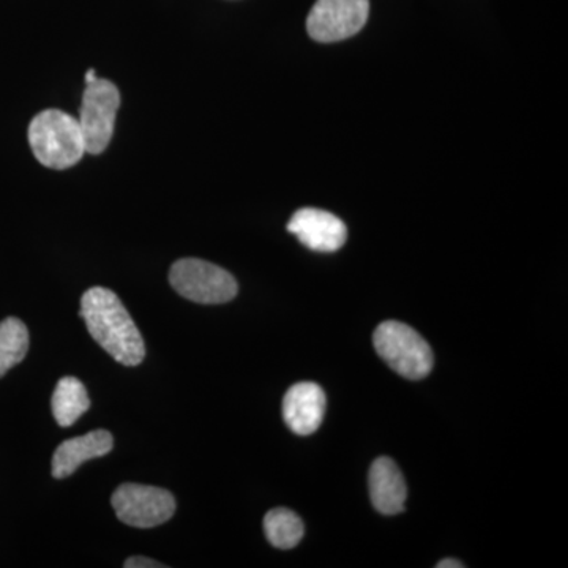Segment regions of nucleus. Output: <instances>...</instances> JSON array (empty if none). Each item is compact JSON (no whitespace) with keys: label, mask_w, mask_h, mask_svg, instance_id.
Masks as SVG:
<instances>
[{"label":"nucleus","mask_w":568,"mask_h":568,"mask_svg":"<svg viewBox=\"0 0 568 568\" xmlns=\"http://www.w3.org/2000/svg\"><path fill=\"white\" fill-rule=\"evenodd\" d=\"M80 315L92 338L119 364L136 366L144 361V339L118 294L100 286L85 291Z\"/></svg>","instance_id":"obj_1"},{"label":"nucleus","mask_w":568,"mask_h":568,"mask_svg":"<svg viewBox=\"0 0 568 568\" xmlns=\"http://www.w3.org/2000/svg\"><path fill=\"white\" fill-rule=\"evenodd\" d=\"M28 136L33 155L50 170H69L88 153L80 122L63 111L47 110L37 114L29 125Z\"/></svg>","instance_id":"obj_2"},{"label":"nucleus","mask_w":568,"mask_h":568,"mask_svg":"<svg viewBox=\"0 0 568 568\" xmlns=\"http://www.w3.org/2000/svg\"><path fill=\"white\" fill-rule=\"evenodd\" d=\"M373 343L377 354L398 375L407 379H424L435 365L432 347L424 336L409 325L386 321L377 325Z\"/></svg>","instance_id":"obj_3"},{"label":"nucleus","mask_w":568,"mask_h":568,"mask_svg":"<svg viewBox=\"0 0 568 568\" xmlns=\"http://www.w3.org/2000/svg\"><path fill=\"white\" fill-rule=\"evenodd\" d=\"M175 293L203 305L226 304L237 295V282L230 272L207 261L185 257L173 264L170 272Z\"/></svg>","instance_id":"obj_4"},{"label":"nucleus","mask_w":568,"mask_h":568,"mask_svg":"<svg viewBox=\"0 0 568 568\" xmlns=\"http://www.w3.org/2000/svg\"><path fill=\"white\" fill-rule=\"evenodd\" d=\"M121 106V93L111 81L99 78L82 95L80 122L85 152L99 155L106 151L114 133L115 118Z\"/></svg>","instance_id":"obj_5"},{"label":"nucleus","mask_w":568,"mask_h":568,"mask_svg":"<svg viewBox=\"0 0 568 568\" xmlns=\"http://www.w3.org/2000/svg\"><path fill=\"white\" fill-rule=\"evenodd\" d=\"M111 503L118 518L132 528H155L175 514L174 496L149 485L123 484L115 489Z\"/></svg>","instance_id":"obj_6"},{"label":"nucleus","mask_w":568,"mask_h":568,"mask_svg":"<svg viewBox=\"0 0 568 568\" xmlns=\"http://www.w3.org/2000/svg\"><path fill=\"white\" fill-rule=\"evenodd\" d=\"M369 0H317L306 18V32L320 43L351 39L364 29Z\"/></svg>","instance_id":"obj_7"},{"label":"nucleus","mask_w":568,"mask_h":568,"mask_svg":"<svg viewBox=\"0 0 568 568\" xmlns=\"http://www.w3.org/2000/svg\"><path fill=\"white\" fill-rule=\"evenodd\" d=\"M287 231L313 252L334 253L347 241L346 224L334 213L321 209L305 207L295 212Z\"/></svg>","instance_id":"obj_8"},{"label":"nucleus","mask_w":568,"mask_h":568,"mask_svg":"<svg viewBox=\"0 0 568 568\" xmlns=\"http://www.w3.org/2000/svg\"><path fill=\"white\" fill-rule=\"evenodd\" d=\"M325 394L315 383L294 384L283 398V418L291 432L310 436L323 424Z\"/></svg>","instance_id":"obj_9"},{"label":"nucleus","mask_w":568,"mask_h":568,"mask_svg":"<svg viewBox=\"0 0 568 568\" xmlns=\"http://www.w3.org/2000/svg\"><path fill=\"white\" fill-rule=\"evenodd\" d=\"M114 439L106 429H95L84 436L67 439L52 457V477L67 478L89 459L102 458L110 454Z\"/></svg>","instance_id":"obj_10"},{"label":"nucleus","mask_w":568,"mask_h":568,"mask_svg":"<svg viewBox=\"0 0 568 568\" xmlns=\"http://www.w3.org/2000/svg\"><path fill=\"white\" fill-rule=\"evenodd\" d=\"M369 496L379 514L396 515L405 510L406 481L394 459L381 457L373 463L369 469Z\"/></svg>","instance_id":"obj_11"},{"label":"nucleus","mask_w":568,"mask_h":568,"mask_svg":"<svg viewBox=\"0 0 568 568\" xmlns=\"http://www.w3.org/2000/svg\"><path fill=\"white\" fill-rule=\"evenodd\" d=\"M52 416L59 425L67 428L80 420L82 414L91 407V398L84 384L78 377L65 376L59 381L51 399Z\"/></svg>","instance_id":"obj_12"},{"label":"nucleus","mask_w":568,"mask_h":568,"mask_svg":"<svg viewBox=\"0 0 568 568\" xmlns=\"http://www.w3.org/2000/svg\"><path fill=\"white\" fill-rule=\"evenodd\" d=\"M29 343V331L21 320L7 317L0 323V377L24 361Z\"/></svg>","instance_id":"obj_13"},{"label":"nucleus","mask_w":568,"mask_h":568,"mask_svg":"<svg viewBox=\"0 0 568 568\" xmlns=\"http://www.w3.org/2000/svg\"><path fill=\"white\" fill-rule=\"evenodd\" d=\"M265 537L278 549H291L304 537V521L290 508H274L264 518Z\"/></svg>","instance_id":"obj_14"},{"label":"nucleus","mask_w":568,"mask_h":568,"mask_svg":"<svg viewBox=\"0 0 568 568\" xmlns=\"http://www.w3.org/2000/svg\"><path fill=\"white\" fill-rule=\"evenodd\" d=\"M125 568H164V564L156 562V560L149 558H141V556H134V558H130L125 560L123 564Z\"/></svg>","instance_id":"obj_15"},{"label":"nucleus","mask_w":568,"mask_h":568,"mask_svg":"<svg viewBox=\"0 0 568 568\" xmlns=\"http://www.w3.org/2000/svg\"><path fill=\"white\" fill-rule=\"evenodd\" d=\"M437 567H439V568H463V567H465V564L459 562V560H455V559H444V560H440L439 564H437Z\"/></svg>","instance_id":"obj_16"},{"label":"nucleus","mask_w":568,"mask_h":568,"mask_svg":"<svg viewBox=\"0 0 568 568\" xmlns=\"http://www.w3.org/2000/svg\"><path fill=\"white\" fill-rule=\"evenodd\" d=\"M99 80V77H97V71L91 69L88 70V73H85V84H92V82H95Z\"/></svg>","instance_id":"obj_17"}]
</instances>
